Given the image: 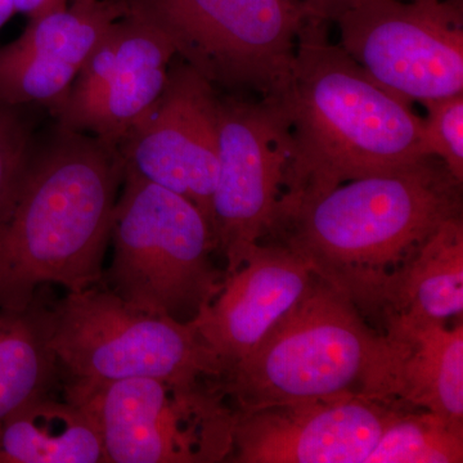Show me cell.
Instances as JSON below:
<instances>
[{"mask_svg":"<svg viewBox=\"0 0 463 463\" xmlns=\"http://www.w3.org/2000/svg\"><path fill=\"white\" fill-rule=\"evenodd\" d=\"M309 16L276 100L288 120L291 152L279 206L343 183L404 169L423 160V118L383 90Z\"/></svg>","mask_w":463,"mask_h":463,"instance_id":"cell-2","label":"cell"},{"mask_svg":"<svg viewBox=\"0 0 463 463\" xmlns=\"http://www.w3.org/2000/svg\"><path fill=\"white\" fill-rule=\"evenodd\" d=\"M291 152L288 125L272 99L219 97L218 174L213 231L225 277L269 234L285 191Z\"/></svg>","mask_w":463,"mask_h":463,"instance_id":"cell-10","label":"cell"},{"mask_svg":"<svg viewBox=\"0 0 463 463\" xmlns=\"http://www.w3.org/2000/svg\"><path fill=\"white\" fill-rule=\"evenodd\" d=\"M65 399L90 416L109 463L230 459L237 412L213 377L67 379Z\"/></svg>","mask_w":463,"mask_h":463,"instance_id":"cell-6","label":"cell"},{"mask_svg":"<svg viewBox=\"0 0 463 463\" xmlns=\"http://www.w3.org/2000/svg\"><path fill=\"white\" fill-rule=\"evenodd\" d=\"M125 166L93 134L57 125L33 137L0 203V307L26 309L39 289L99 285Z\"/></svg>","mask_w":463,"mask_h":463,"instance_id":"cell-1","label":"cell"},{"mask_svg":"<svg viewBox=\"0 0 463 463\" xmlns=\"http://www.w3.org/2000/svg\"><path fill=\"white\" fill-rule=\"evenodd\" d=\"M102 283L149 315L188 323L224 285L212 224L190 200L125 170Z\"/></svg>","mask_w":463,"mask_h":463,"instance_id":"cell-5","label":"cell"},{"mask_svg":"<svg viewBox=\"0 0 463 463\" xmlns=\"http://www.w3.org/2000/svg\"><path fill=\"white\" fill-rule=\"evenodd\" d=\"M42 289L26 309L0 307V423L50 394L56 383L60 364L48 339Z\"/></svg>","mask_w":463,"mask_h":463,"instance_id":"cell-19","label":"cell"},{"mask_svg":"<svg viewBox=\"0 0 463 463\" xmlns=\"http://www.w3.org/2000/svg\"><path fill=\"white\" fill-rule=\"evenodd\" d=\"M130 9L128 0H74L32 18L16 41L0 47V103H42L56 114L105 33Z\"/></svg>","mask_w":463,"mask_h":463,"instance_id":"cell-14","label":"cell"},{"mask_svg":"<svg viewBox=\"0 0 463 463\" xmlns=\"http://www.w3.org/2000/svg\"><path fill=\"white\" fill-rule=\"evenodd\" d=\"M463 428L437 414L401 407L365 463H461Z\"/></svg>","mask_w":463,"mask_h":463,"instance_id":"cell-20","label":"cell"},{"mask_svg":"<svg viewBox=\"0 0 463 463\" xmlns=\"http://www.w3.org/2000/svg\"><path fill=\"white\" fill-rule=\"evenodd\" d=\"M354 0H303L310 16L334 23Z\"/></svg>","mask_w":463,"mask_h":463,"instance_id":"cell-23","label":"cell"},{"mask_svg":"<svg viewBox=\"0 0 463 463\" xmlns=\"http://www.w3.org/2000/svg\"><path fill=\"white\" fill-rule=\"evenodd\" d=\"M463 312V222L448 219L423 241L381 292L379 315L388 336L444 325Z\"/></svg>","mask_w":463,"mask_h":463,"instance_id":"cell-16","label":"cell"},{"mask_svg":"<svg viewBox=\"0 0 463 463\" xmlns=\"http://www.w3.org/2000/svg\"><path fill=\"white\" fill-rule=\"evenodd\" d=\"M457 216H462V183L439 158L425 157L279 206L265 239L297 252L362 315L373 316L390 274Z\"/></svg>","mask_w":463,"mask_h":463,"instance_id":"cell-3","label":"cell"},{"mask_svg":"<svg viewBox=\"0 0 463 463\" xmlns=\"http://www.w3.org/2000/svg\"><path fill=\"white\" fill-rule=\"evenodd\" d=\"M219 94L182 61L163 93L120 145L125 170L190 200L213 227L218 174Z\"/></svg>","mask_w":463,"mask_h":463,"instance_id":"cell-11","label":"cell"},{"mask_svg":"<svg viewBox=\"0 0 463 463\" xmlns=\"http://www.w3.org/2000/svg\"><path fill=\"white\" fill-rule=\"evenodd\" d=\"M364 318L315 277L257 347L219 380L225 397L237 413L343 397L399 404L403 341L377 334Z\"/></svg>","mask_w":463,"mask_h":463,"instance_id":"cell-4","label":"cell"},{"mask_svg":"<svg viewBox=\"0 0 463 463\" xmlns=\"http://www.w3.org/2000/svg\"><path fill=\"white\" fill-rule=\"evenodd\" d=\"M48 339L70 379L118 381L223 376L194 322L149 315L103 283L60 300L45 298Z\"/></svg>","mask_w":463,"mask_h":463,"instance_id":"cell-7","label":"cell"},{"mask_svg":"<svg viewBox=\"0 0 463 463\" xmlns=\"http://www.w3.org/2000/svg\"><path fill=\"white\" fill-rule=\"evenodd\" d=\"M0 463H109L93 421L78 405L33 399L0 423Z\"/></svg>","mask_w":463,"mask_h":463,"instance_id":"cell-17","label":"cell"},{"mask_svg":"<svg viewBox=\"0 0 463 463\" xmlns=\"http://www.w3.org/2000/svg\"><path fill=\"white\" fill-rule=\"evenodd\" d=\"M392 339L404 345L398 370V403L429 411L463 428L462 323L452 330L444 325L426 326Z\"/></svg>","mask_w":463,"mask_h":463,"instance_id":"cell-18","label":"cell"},{"mask_svg":"<svg viewBox=\"0 0 463 463\" xmlns=\"http://www.w3.org/2000/svg\"><path fill=\"white\" fill-rule=\"evenodd\" d=\"M401 404L343 397L237 413L236 463H365Z\"/></svg>","mask_w":463,"mask_h":463,"instance_id":"cell-13","label":"cell"},{"mask_svg":"<svg viewBox=\"0 0 463 463\" xmlns=\"http://www.w3.org/2000/svg\"><path fill=\"white\" fill-rule=\"evenodd\" d=\"M421 152L437 157L448 172L463 182V93L425 103Z\"/></svg>","mask_w":463,"mask_h":463,"instance_id":"cell-21","label":"cell"},{"mask_svg":"<svg viewBox=\"0 0 463 463\" xmlns=\"http://www.w3.org/2000/svg\"><path fill=\"white\" fill-rule=\"evenodd\" d=\"M175 56L165 33L130 9L81 67L54 114L58 125L118 147L163 93Z\"/></svg>","mask_w":463,"mask_h":463,"instance_id":"cell-12","label":"cell"},{"mask_svg":"<svg viewBox=\"0 0 463 463\" xmlns=\"http://www.w3.org/2000/svg\"><path fill=\"white\" fill-rule=\"evenodd\" d=\"M210 84L276 96L291 71L303 0H128Z\"/></svg>","mask_w":463,"mask_h":463,"instance_id":"cell-8","label":"cell"},{"mask_svg":"<svg viewBox=\"0 0 463 463\" xmlns=\"http://www.w3.org/2000/svg\"><path fill=\"white\" fill-rule=\"evenodd\" d=\"M315 277L297 252L272 241L259 242L245 263L225 277L218 297L192 321L221 362L223 376L300 300Z\"/></svg>","mask_w":463,"mask_h":463,"instance_id":"cell-15","label":"cell"},{"mask_svg":"<svg viewBox=\"0 0 463 463\" xmlns=\"http://www.w3.org/2000/svg\"><path fill=\"white\" fill-rule=\"evenodd\" d=\"M17 14L16 0H0V30Z\"/></svg>","mask_w":463,"mask_h":463,"instance_id":"cell-25","label":"cell"},{"mask_svg":"<svg viewBox=\"0 0 463 463\" xmlns=\"http://www.w3.org/2000/svg\"><path fill=\"white\" fill-rule=\"evenodd\" d=\"M334 23L340 47L405 102L463 93L461 0H354Z\"/></svg>","mask_w":463,"mask_h":463,"instance_id":"cell-9","label":"cell"},{"mask_svg":"<svg viewBox=\"0 0 463 463\" xmlns=\"http://www.w3.org/2000/svg\"><path fill=\"white\" fill-rule=\"evenodd\" d=\"M33 138L23 108L0 103V203Z\"/></svg>","mask_w":463,"mask_h":463,"instance_id":"cell-22","label":"cell"},{"mask_svg":"<svg viewBox=\"0 0 463 463\" xmlns=\"http://www.w3.org/2000/svg\"><path fill=\"white\" fill-rule=\"evenodd\" d=\"M69 0H16L17 14L32 18L65 8Z\"/></svg>","mask_w":463,"mask_h":463,"instance_id":"cell-24","label":"cell"}]
</instances>
